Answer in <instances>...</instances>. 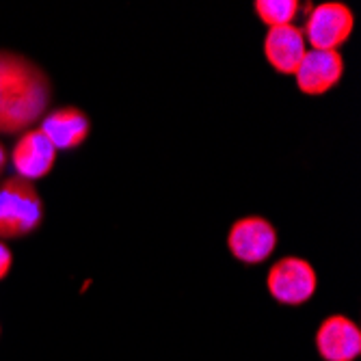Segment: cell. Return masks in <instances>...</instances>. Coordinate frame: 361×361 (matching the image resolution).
Segmentation results:
<instances>
[{"label": "cell", "mask_w": 361, "mask_h": 361, "mask_svg": "<svg viewBox=\"0 0 361 361\" xmlns=\"http://www.w3.org/2000/svg\"><path fill=\"white\" fill-rule=\"evenodd\" d=\"M56 147L50 143V139L42 130L30 128L16 141L11 149V165L18 178L26 182H35L50 176V171L56 165Z\"/></svg>", "instance_id": "obj_7"}, {"label": "cell", "mask_w": 361, "mask_h": 361, "mask_svg": "<svg viewBox=\"0 0 361 361\" xmlns=\"http://www.w3.org/2000/svg\"><path fill=\"white\" fill-rule=\"evenodd\" d=\"M11 267H13V251L0 240V281L7 279V275L11 273Z\"/></svg>", "instance_id": "obj_12"}, {"label": "cell", "mask_w": 361, "mask_h": 361, "mask_svg": "<svg viewBox=\"0 0 361 361\" xmlns=\"http://www.w3.org/2000/svg\"><path fill=\"white\" fill-rule=\"evenodd\" d=\"M44 200L32 182L18 176L0 182V240H18L35 234L44 223Z\"/></svg>", "instance_id": "obj_2"}, {"label": "cell", "mask_w": 361, "mask_h": 361, "mask_svg": "<svg viewBox=\"0 0 361 361\" xmlns=\"http://www.w3.org/2000/svg\"><path fill=\"white\" fill-rule=\"evenodd\" d=\"M253 11L262 24H267L269 28L275 26H288L297 20L301 11V3L297 0H255Z\"/></svg>", "instance_id": "obj_11"}, {"label": "cell", "mask_w": 361, "mask_h": 361, "mask_svg": "<svg viewBox=\"0 0 361 361\" xmlns=\"http://www.w3.org/2000/svg\"><path fill=\"white\" fill-rule=\"evenodd\" d=\"M0 336H3V326H0Z\"/></svg>", "instance_id": "obj_14"}, {"label": "cell", "mask_w": 361, "mask_h": 361, "mask_svg": "<svg viewBox=\"0 0 361 361\" xmlns=\"http://www.w3.org/2000/svg\"><path fill=\"white\" fill-rule=\"evenodd\" d=\"M314 346L322 361H357L361 357V329L353 318L331 314L318 324Z\"/></svg>", "instance_id": "obj_6"}, {"label": "cell", "mask_w": 361, "mask_h": 361, "mask_svg": "<svg viewBox=\"0 0 361 361\" xmlns=\"http://www.w3.org/2000/svg\"><path fill=\"white\" fill-rule=\"evenodd\" d=\"M267 288L279 305L299 307L314 299L318 290V273L312 262L297 255H286L271 267Z\"/></svg>", "instance_id": "obj_3"}, {"label": "cell", "mask_w": 361, "mask_h": 361, "mask_svg": "<svg viewBox=\"0 0 361 361\" xmlns=\"http://www.w3.org/2000/svg\"><path fill=\"white\" fill-rule=\"evenodd\" d=\"M5 169H7V149L3 143H0V176L5 173Z\"/></svg>", "instance_id": "obj_13"}, {"label": "cell", "mask_w": 361, "mask_h": 361, "mask_svg": "<svg viewBox=\"0 0 361 361\" xmlns=\"http://www.w3.org/2000/svg\"><path fill=\"white\" fill-rule=\"evenodd\" d=\"M42 133L50 139L56 152L78 149L91 135V119L78 106H59L42 117Z\"/></svg>", "instance_id": "obj_9"}, {"label": "cell", "mask_w": 361, "mask_h": 361, "mask_svg": "<svg viewBox=\"0 0 361 361\" xmlns=\"http://www.w3.org/2000/svg\"><path fill=\"white\" fill-rule=\"evenodd\" d=\"M279 243V234L275 225L259 216V214H249L232 223L227 232V249L238 259L240 264L255 267L267 262Z\"/></svg>", "instance_id": "obj_5"}, {"label": "cell", "mask_w": 361, "mask_h": 361, "mask_svg": "<svg viewBox=\"0 0 361 361\" xmlns=\"http://www.w3.org/2000/svg\"><path fill=\"white\" fill-rule=\"evenodd\" d=\"M344 76V56L340 50H307L297 74V87L303 95H324L340 85Z\"/></svg>", "instance_id": "obj_8"}, {"label": "cell", "mask_w": 361, "mask_h": 361, "mask_svg": "<svg viewBox=\"0 0 361 361\" xmlns=\"http://www.w3.org/2000/svg\"><path fill=\"white\" fill-rule=\"evenodd\" d=\"M307 52L303 30L297 24L269 28L264 37V56L271 68L281 76H294Z\"/></svg>", "instance_id": "obj_10"}, {"label": "cell", "mask_w": 361, "mask_h": 361, "mask_svg": "<svg viewBox=\"0 0 361 361\" xmlns=\"http://www.w3.org/2000/svg\"><path fill=\"white\" fill-rule=\"evenodd\" d=\"M52 82L35 61L0 50V135H22L50 111Z\"/></svg>", "instance_id": "obj_1"}, {"label": "cell", "mask_w": 361, "mask_h": 361, "mask_svg": "<svg viewBox=\"0 0 361 361\" xmlns=\"http://www.w3.org/2000/svg\"><path fill=\"white\" fill-rule=\"evenodd\" d=\"M303 37L310 50H338L344 46L355 30V13L346 3L326 0L310 9Z\"/></svg>", "instance_id": "obj_4"}]
</instances>
